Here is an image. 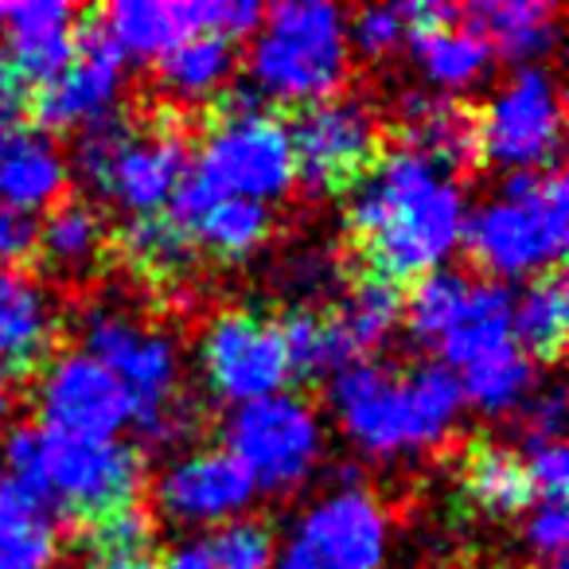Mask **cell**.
Wrapping results in <instances>:
<instances>
[{
	"label": "cell",
	"instance_id": "6da1fadb",
	"mask_svg": "<svg viewBox=\"0 0 569 569\" xmlns=\"http://www.w3.org/2000/svg\"><path fill=\"white\" fill-rule=\"evenodd\" d=\"M465 199L429 160L387 144L379 164L348 191L351 277L395 289L418 284L460 242Z\"/></svg>",
	"mask_w": 569,
	"mask_h": 569
},
{
	"label": "cell",
	"instance_id": "7a4b0ae2",
	"mask_svg": "<svg viewBox=\"0 0 569 569\" xmlns=\"http://www.w3.org/2000/svg\"><path fill=\"white\" fill-rule=\"evenodd\" d=\"M332 402L348 433L363 449L390 457L445 437L465 402V390L445 363H418L398 371L379 359H363L336 375Z\"/></svg>",
	"mask_w": 569,
	"mask_h": 569
},
{
	"label": "cell",
	"instance_id": "3957f363",
	"mask_svg": "<svg viewBox=\"0 0 569 569\" xmlns=\"http://www.w3.org/2000/svg\"><path fill=\"white\" fill-rule=\"evenodd\" d=\"M569 227L566 176L550 172H511L503 180L499 199L480 203L460 227L468 246V261L483 281H511L530 269L561 266Z\"/></svg>",
	"mask_w": 569,
	"mask_h": 569
},
{
	"label": "cell",
	"instance_id": "277c9868",
	"mask_svg": "<svg viewBox=\"0 0 569 569\" xmlns=\"http://www.w3.org/2000/svg\"><path fill=\"white\" fill-rule=\"evenodd\" d=\"M348 74L343 12L332 4H273L250 51V82L284 110L325 102Z\"/></svg>",
	"mask_w": 569,
	"mask_h": 569
},
{
	"label": "cell",
	"instance_id": "5b68a950",
	"mask_svg": "<svg viewBox=\"0 0 569 569\" xmlns=\"http://www.w3.org/2000/svg\"><path fill=\"white\" fill-rule=\"evenodd\" d=\"M281 126L293 149L297 180L312 196H348L390 144L379 118L340 94L284 110Z\"/></svg>",
	"mask_w": 569,
	"mask_h": 569
},
{
	"label": "cell",
	"instance_id": "8992f818",
	"mask_svg": "<svg viewBox=\"0 0 569 569\" xmlns=\"http://www.w3.org/2000/svg\"><path fill=\"white\" fill-rule=\"evenodd\" d=\"M43 433L40 468L51 491L56 515L82 530L106 515L129 503H141L144 488V452L118 437L110 441H87V437Z\"/></svg>",
	"mask_w": 569,
	"mask_h": 569
},
{
	"label": "cell",
	"instance_id": "52a82bcc",
	"mask_svg": "<svg viewBox=\"0 0 569 569\" xmlns=\"http://www.w3.org/2000/svg\"><path fill=\"white\" fill-rule=\"evenodd\" d=\"M227 452L250 468L261 488H297L320 457L317 413L297 395H269L238 406L227 421Z\"/></svg>",
	"mask_w": 569,
	"mask_h": 569
},
{
	"label": "cell",
	"instance_id": "ba28073f",
	"mask_svg": "<svg viewBox=\"0 0 569 569\" xmlns=\"http://www.w3.org/2000/svg\"><path fill=\"white\" fill-rule=\"evenodd\" d=\"M121 67H126V51L118 48L110 24H106L102 4L74 12V59L51 87L28 94L24 121L43 133H59V129H79L90 118L113 110V94H118Z\"/></svg>",
	"mask_w": 569,
	"mask_h": 569
},
{
	"label": "cell",
	"instance_id": "9c48e42d",
	"mask_svg": "<svg viewBox=\"0 0 569 569\" xmlns=\"http://www.w3.org/2000/svg\"><path fill=\"white\" fill-rule=\"evenodd\" d=\"M483 160L511 172H550L561 157V98L542 67H522L480 110Z\"/></svg>",
	"mask_w": 569,
	"mask_h": 569
},
{
	"label": "cell",
	"instance_id": "30bf717a",
	"mask_svg": "<svg viewBox=\"0 0 569 569\" xmlns=\"http://www.w3.org/2000/svg\"><path fill=\"white\" fill-rule=\"evenodd\" d=\"M191 164L222 196L253 199V203L281 196L297 180L293 149H289V137H284L281 113L211 121L203 133L199 160H191Z\"/></svg>",
	"mask_w": 569,
	"mask_h": 569
},
{
	"label": "cell",
	"instance_id": "8fae6325",
	"mask_svg": "<svg viewBox=\"0 0 569 569\" xmlns=\"http://www.w3.org/2000/svg\"><path fill=\"white\" fill-rule=\"evenodd\" d=\"M32 398L40 429L48 433L110 441L126 421H133V398L118 375L82 351L51 359L48 371L36 379Z\"/></svg>",
	"mask_w": 569,
	"mask_h": 569
},
{
	"label": "cell",
	"instance_id": "7c38bea8",
	"mask_svg": "<svg viewBox=\"0 0 569 569\" xmlns=\"http://www.w3.org/2000/svg\"><path fill=\"white\" fill-rule=\"evenodd\" d=\"M203 371L227 402H258L289 382L284 343L273 317L222 312L203 336Z\"/></svg>",
	"mask_w": 569,
	"mask_h": 569
},
{
	"label": "cell",
	"instance_id": "4fadbf2b",
	"mask_svg": "<svg viewBox=\"0 0 569 569\" xmlns=\"http://www.w3.org/2000/svg\"><path fill=\"white\" fill-rule=\"evenodd\" d=\"M387 522L371 496L340 491L301 522L281 569H379Z\"/></svg>",
	"mask_w": 569,
	"mask_h": 569
},
{
	"label": "cell",
	"instance_id": "5bb4252c",
	"mask_svg": "<svg viewBox=\"0 0 569 569\" xmlns=\"http://www.w3.org/2000/svg\"><path fill=\"white\" fill-rule=\"evenodd\" d=\"M82 340H87L82 356L98 359L129 390L133 418L152 413L176 395V351L164 336L141 332L118 312H90Z\"/></svg>",
	"mask_w": 569,
	"mask_h": 569
},
{
	"label": "cell",
	"instance_id": "9a60e30c",
	"mask_svg": "<svg viewBox=\"0 0 569 569\" xmlns=\"http://www.w3.org/2000/svg\"><path fill=\"white\" fill-rule=\"evenodd\" d=\"M188 168H191V141L183 133V113L164 106L149 121V129L137 133L129 141V149L121 152L106 199L126 207L129 214L164 211L176 183L183 180Z\"/></svg>",
	"mask_w": 569,
	"mask_h": 569
},
{
	"label": "cell",
	"instance_id": "2e32d148",
	"mask_svg": "<svg viewBox=\"0 0 569 569\" xmlns=\"http://www.w3.org/2000/svg\"><path fill=\"white\" fill-rule=\"evenodd\" d=\"M59 356V309L32 269H0V379L36 382Z\"/></svg>",
	"mask_w": 569,
	"mask_h": 569
},
{
	"label": "cell",
	"instance_id": "e0dca14e",
	"mask_svg": "<svg viewBox=\"0 0 569 569\" xmlns=\"http://www.w3.org/2000/svg\"><path fill=\"white\" fill-rule=\"evenodd\" d=\"M395 137V144L418 152L421 160H429L452 183H457V176H476L483 164L480 110L468 102H457V98L406 94L402 110H398Z\"/></svg>",
	"mask_w": 569,
	"mask_h": 569
},
{
	"label": "cell",
	"instance_id": "ac0fdd59",
	"mask_svg": "<svg viewBox=\"0 0 569 569\" xmlns=\"http://www.w3.org/2000/svg\"><path fill=\"white\" fill-rule=\"evenodd\" d=\"M253 476L234 452L211 449L196 452V457L180 460L164 480L157 483V503L160 511L176 515L183 522H203L234 515L250 503L253 496Z\"/></svg>",
	"mask_w": 569,
	"mask_h": 569
},
{
	"label": "cell",
	"instance_id": "d6986e66",
	"mask_svg": "<svg viewBox=\"0 0 569 569\" xmlns=\"http://www.w3.org/2000/svg\"><path fill=\"white\" fill-rule=\"evenodd\" d=\"M67 196V164L43 129L17 121L0 133V203L43 211Z\"/></svg>",
	"mask_w": 569,
	"mask_h": 569
},
{
	"label": "cell",
	"instance_id": "ffe728a7",
	"mask_svg": "<svg viewBox=\"0 0 569 569\" xmlns=\"http://www.w3.org/2000/svg\"><path fill=\"white\" fill-rule=\"evenodd\" d=\"M110 253H118L141 281L149 284H183L199 269V246L188 227L168 211L129 214L110 238Z\"/></svg>",
	"mask_w": 569,
	"mask_h": 569
},
{
	"label": "cell",
	"instance_id": "44dd1931",
	"mask_svg": "<svg viewBox=\"0 0 569 569\" xmlns=\"http://www.w3.org/2000/svg\"><path fill=\"white\" fill-rule=\"evenodd\" d=\"M106 24L121 51L160 59L211 32V0H121L106 9Z\"/></svg>",
	"mask_w": 569,
	"mask_h": 569
},
{
	"label": "cell",
	"instance_id": "7402d4cb",
	"mask_svg": "<svg viewBox=\"0 0 569 569\" xmlns=\"http://www.w3.org/2000/svg\"><path fill=\"white\" fill-rule=\"evenodd\" d=\"M106 253V227L94 203L79 196H63L48 207L40 230H36V250L28 269H48L56 277H82L87 269L102 266Z\"/></svg>",
	"mask_w": 569,
	"mask_h": 569
},
{
	"label": "cell",
	"instance_id": "603a6c76",
	"mask_svg": "<svg viewBox=\"0 0 569 569\" xmlns=\"http://www.w3.org/2000/svg\"><path fill=\"white\" fill-rule=\"evenodd\" d=\"M460 483L465 496L491 519H511L535 503L527 460L491 437H476L460 460Z\"/></svg>",
	"mask_w": 569,
	"mask_h": 569
},
{
	"label": "cell",
	"instance_id": "cb8c5ba5",
	"mask_svg": "<svg viewBox=\"0 0 569 569\" xmlns=\"http://www.w3.org/2000/svg\"><path fill=\"white\" fill-rule=\"evenodd\" d=\"M569 297L561 266H550L527 284V293L511 309V343L530 367H550L566 351Z\"/></svg>",
	"mask_w": 569,
	"mask_h": 569
},
{
	"label": "cell",
	"instance_id": "d4e9b609",
	"mask_svg": "<svg viewBox=\"0 0 569 569\" xmlns=\"http://www.w3.org/2000/svg\"><path fill=\"white\" fill-rule=\"evenodd\" d=\"M553 17L558 9L546 0H480L460 9V24L480 36L491 56L530 59L553 43Z\"/></svg>",
	"mask_w": 569,
	"mask_h": 569
},
{
	"label": "cell",
	"instance_id": "484cf974",
	"mask_svg": "<svg viewBox=\"0 0 569 569\" xmlns=\"http://www.w3.org/2000/svg\"><path fill=\"white\" fill-rule=\"evenodd\" d=\"M511 309L515 297L499 281H472L457 325L441 340L445 367H472L496 351L511 348Z\"/></svg>",
	"mask_w": 569,
	"mask_h": 569
},
{
	"label": "cell",
	"instance_id": "4316f807",
	"mask_svg": "<svg viewBox=\"0 0 569 569\" xmlns=\"http://www.w3.org/2000/svg\"><path fill=\"white\" fill-rule=\"evenodd\" d=\"M234 67H238V43L222 40V36L207 32L196 36V40L180 43L172 48L168 56L157 59V82L160 90L176 98H207L211 102L230 79H234Z\"/></svg>",
	"mask_w": 569,
	"mask_h": 569
},
{
	"label": "cell",
	"instance_id": "83f0119b",
	"mask_svg": "<svg viewBox=\"0 0 569 569\" xmlns=\"http://www.w3.org/2000/svg\"><path fill=\"white\" fill-rule=\"evenodd\" d=\"M273 230V214L266 203H253V199L227 196L196 222L191 238H196L199 253H211L219 261H238L246 253H253Z\"/></svg>",
	"mask_w": 569,
	"mask_h": 569
},
{
	"label": "cell",
	"instance_id": "f1b7e54d",
	"mask_svg": "<svg viewBox=\"0 0 569 569\" xmlns=\"http://www.w3.org/2000/svg\"><path fill=\"white\" fill-rule=\"evenodd\" d=\"M152 530H157V522H152L149 507L129 503L106 519L90 522V527L74 530V538L82 546V561H94L106 569H133L137 561L149 558Z\"/></svg>",
	"mask_w": 569,
	"mask_h": 569
},
{
	"label": "cell",
	"instance_id": "f546056e",
	"mask_svg": "<svg viewBox=\"0 0 569 569\" xmlns=\"http://www.w3.org/2000/svg\"><path fill=\"white\" fill-rule=\"evenodd\" d=\"M468 293H472V277L465 269H433L429 277H421L413 284V293H406V328L418 343L433 348L449 336V328L457 325L460 309H465Z\"/></svg>",
	"mask_w": 569,
	"mask_h": 569
},
{
	"label": "cell",
	"instance_id": "4dcf8cb0",
	"mask_svg": "<svg viewBox=\"0 0 569 569\" xmlns=\"http://www.w3.org/2000/svg\"><path fill=\"white\" fill-rule=\"evenodd\" d=\"M277 320V332L284 343V363H289V382L312 390L325 375H340V356H336L328 317L317 309H284Z\"/></svg>",
	"mask_w": 569,
	"mask_h": 569
},
{
	"label": "cell",
	"instance_id": "1f68e13d",
	"mask_svg": "<svg viewBox=\"0 0 569 569\" xmlns=\"http://www.w3.org/2000/svg\"><path fill=\"white\" fill-rule=\"evenodd\" d=\"M133 126L137 121H129L126 110H106L98 118H90L87 126H79V137H74V172H79V180L94 196L110 191L113 168H118L121 152L137 137Z\"/></svg>",
	"mask_w": 569,
	"mask_h": 569
},
{
	"label": "cell",
	"instance_id": "d6a6232c",
	"mask_svg": "<svg viewBox=\"0 0 569 569\" xmlns=\"http://www.w3.org/2000/svg\"><path fill=\"white\" fill-rule=\"evenodd\" d=\"M413 51L421 56L426 71L433 74L441 87H468L472 79H480L491 63V48L472 36L465 24L449 28V32L426 36V40L413 43Z\"/></svg>",
	"mask_w": 569,
	"mask_h": 569
},
{
	"label": "cell",
	"instance_id": "836d02e7",
	"mask_svg": "<svg viewBox=\"0 0 569 569\" xmlns=\"http://www.w3.org/2000/svg\"><path fill=\"white\" fill-rule=\"evenodd\" d=\"M530 387V363L511 348L496 351V356L480 359V363L465 367V379H460V390L465 398H472L483 410H507L522 398V390Z\"/></svg>",
	"mask_w": 569,
	"mask_h": 569
},
{
	"label": "cell",
	"instance_id": "e575fe53",
	"mask_svg": "<svg viewBox=\"0 0 569 569\" xmlns=\"http://www.w3.org/2000/svg\"><path fill=\"white\" fill-rule=\"evenodd\" d=\"M203 553L214 569H269L273 561V530L269 522L238 519L219 527L203 542Z\"/></svg>",
	"mask_w": 569,
	"mask_h": 569
},
{
	"label": "cell",
	"instance_id": "d590c367",
	"mask_svg": "<svg viewBox=\"0 0 569 569\" xmlns=\"http://www.w3.org/2000/svg\"><path fill=\"white\" fill-rule=\"evenodd\" d=\"M36 230H40V219H36V214L0 203V269H28L32 266Z\"/></svg>",
	"mask_w": 569,
	"mask_h": 569
},
{
	"label": "cell",
	"instance_id": "8d00e7d4",
	"mask_svg": "<svg viewBox=\"0 0 569 569\" xmlns=\"http://www.w3.org/2000/svg\"><path fill=\"white\" fill-rule=\"evenodd\" d=\"M527 472L535 483L538 499H566V480H569V457L561 441H546V445H527Z\"/></svg>",
	"mask_w": 569,
	"mask_h": 569
},
{
	"label": "cell",
	"instance_id": "74e56055",
	"mask_svg": "<svg viewBox=\"0 0 569 569\" xmlns=\"http://www.w3.org/2000/svg\"><path fill=\"white\" fill-rule=\"evenodd\" d=\"M56 530H51V522H40L0 550V569H48L56 561Z\"/></svg>",
	"mask_w": 569,
	"mask_h": 569
},
{
	"label": "cell",
	"instance_id": "f35d334b",
	"mask_svg": "<svg viewBox=\"0 0 569 569\" xmlns=\"http://www.w3.org/2000/svg\"><path fill=\"white\" fill-rule=\"evenodd\" d=\"M351 36H356V43L367 51V56H387V51L402 40V20H398V9H363V12H356Z\"/></svg>",
	"mask_w": 569,
	"mask_h": 569
},
{
	"label": "cell",
	"instance_id": "ab89813d",
	"mask_svg": "<svg viewBox=\"0 0 569 569\" xmlns=\"http://www.w3.org/2000/svg\"><path fill=\"white\" fill-rule=\"evenodd\" d=\"M40 522H48V519L28 503V496L9 476H0V550L9 542H17L20 535H28L32 527H40Z\"/></svg>",
	"mask_w": 569,
	"mask_h": 569
},
{
	"label": "cell",
	"instance_id": "60d3db41",
	"mask_svg": "<svg viewBox=\"0 0 569 569\" xmlns=\"http://www.w3.org/2000/svg\"><path fill=\"white\" fill-rule=\"evenodd\" d=\"M561 429H566V395L553 387L527 410V445L561 441Z\"/></svg>",
	"mask_w": 569,
	"mask_h": 569
},
{
	"label": "cell",
	"instance_id": "b9f144b4",
	"mask_svg": "<svg viewBox=\"0 0 569 569\" xmlns=\"http://www.w3.org/2000/svg\"><path fill=\"white\" fill-rule=\"evenodd\" d=\"M566 499H550V503L538 507V515L530 519V542H535L538 553H550V558H561L566 550Z\"/></svg>",
	"mask_w": 569,
	"mask_h": 569
},
{
	"label": "cell",
	"instance_id": "7bdbcfd3",
	"mask_svg": "<svg viewBox=\"0 0 569 569\" xmlns=\"http://www.w3.org/2000/svg\"><path fill=\"white\" fill-rule=\"evenodd\" d=\"M24 110H28V90L17 79V71L9 63V51L0 43V133L9 126H17V121H24Z\"/></svg>",
	"mask_w": 569,
	"mask_h": 569
},
{
	"label": "cell",
	"instance_id": "ee69618b",
	"mask_svg": "<svg viewBox=\"0 0 569 569\" xmlns=\"http://www.w3.org/2000/svg\"><path fill=\"white\" fill-rule=\"evenodd\" d=\"M160 569H214V566L207 561L203 546H188V550H180L168 561H160Z\"/></svg>",
	"mask_w": 569,
	"mask_h": 569
},
{
	"label": "cell",
	"instance_id": "f6af8a7d",
	"mask_svg": "<svg viewBox=\"0 0 569 569\" xmlns=\"http://www.w3.org/2000/svg\"><path fill=\"white\" fill-rule=\"evenodd\" d=\"M4 413H9V382L0 379V418H4Z\"/></svg>",
	"mask_w": 569,
	"mask_h": 569
},
{
	"label": "cell",
	"instance_id": "bcb514c9",
	"mask_svg": "<svg viewBox=\"0 0 569 569\" xmlns=\"http://www.w3.org/2000/svg\"><path fill=\"white\" fill-rule=\"evenodd\" d=\"M133 569H160V561H152V558H144V561H137Z\"/></svg>",
	"mask_w": 569,
	"mask_h": 569
},
{
	"label": "cell",
	"instance_id": "7dc6e473",
	"mask_svg": "<svg viewBox=\"0 0 569 569\" xmlns=\"http://www.w3.org/2000/svg\"><path fill=\"white\" fill-rule=\"evenodd\" d=\"M546 569H566V566H561V558H550V566Z\"/></svg>",
	"mask_w": 569,
	"mask_h": 569
}]
</instances>
